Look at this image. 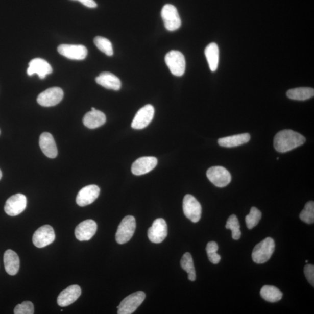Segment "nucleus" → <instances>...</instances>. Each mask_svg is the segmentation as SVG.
Masks as SVG:
<instances>
[{"label": "nucleus", "instance_id": "nucleus-1", "mask_svg": "<svg viewBox=\"0 0 314 314\" xmlns=\"http://www.w3.org/2000/svg\"><path fill=\"white\" fill-rule=\"evenodd\" d=\"M305 137L300 133L286 129L279 132L274 137V146L279 153H286L302 146L305 142Z\"/></svg>", "mask_w": 314, "mask_h": 314}, {"label": "nucleus", "instance_id": "nucleus-2", "mask_svg": "<svg viewBox=\"0 0 314 314\" xmlns=\"http://www.w3.org/2000/svg\"><path fill=\"white\" fill-rule=\"evenodd\" d=\"M275 248L273 238L267 237L255 246L252 253V258L254 262L265 263L271 258Z\"/></svg>", "mask_w": 314, "mask_h": 314}, {"label": "nucleus", "instance_id": "nucleus-3", "mask_svg": "<svg viewBox=\"0 0 314 314\" xmlns=\"http://www.w3.org/2000/svg\"><path fill=\"white\" fill-rule=\"evenodd\" d=\"M136 227L135 217L131 215L125 217L117 229L115 235L116 242L123 245L131 240L135 232Z\"/></svg>", "mask_w": 314, "mask_h": 314}, {"label": "nucleus", "instance_id": "nucleus-4", "mask_svg": "<svg viewBox=\"0 0 314 314\" xmlns=\"http://www.w3.org/2000/svg\"><path fill=\"white\" fill-rule=\"evenodd\" d=\"M166 65L175 76L182 77L186 70V60L183 54L176 50L167 53L165 57Z\"/></svg>", "mask_w": 314, "mask_h": 314}, {"label": "nucleus", "instance_id": "nucleus-5", "mask_svg": "<svg viewBox=\"0 0 314 314\" xmlns=\"http://www.w3.org/2000/svg\"><path fill=\"white\" fill-rule=\"evenodd\" d=\"M146 295L143 292H137L125 297L118 308V314H131L143 302Z\"/></svg>", "mask_w": 314, "mask_h": 314}, {"label": "nucleus", "instance_id": "nucleus-6", "mask_svg": "<svg viewBox=\"0 0 314 314\" xmlns=\"http://www.w3.org/2000/svg\"><path fill=\"white\" fill-rule=\"evenodd\" d=\"M184 214L192 223H197L202 216V208L200 203L194 196L186 195L183 201Z\"/></svg>", "mask_w": 314, "mask_h": 314}, {"label": "nucleus", "instance_id": "nucleus-7", "mask_svg": "<svg viewBox=\"0 0 314 314\" xmlns=\"http://www.w3.org/2000/svg\"><path fill=\"white\" fill-rule=\"evenodd\" d=\"M161 17L167 31H175L181 26V19L177 8L172 4H166L163 7Z\"/></svg>", "mask_w": 314, "mask_h": 314}, {"label": "nucleus", "instance_id": "nucleus-8", "mask_svg": "<svg viewBox=\"0 0 314 314\" xmlns=\"http://www.w3.org/2000/svg\"><path fill=\"white\" fill-rule=\"evenodd\" d=\"M64 98V91L60 87H54L42 92L37 97V102L45 107L55 106Z\"/></svg>", "mask_w": 314, "mask_h": 314}, {"label": "nucleus", "instance_id": "nucleus-9", "mask_svg": "<svg viewBox=\"0 0 314 314\" xmlns=\"http://www.w3.org/2000/svg\"><path fill=\"white\" fill-rule=\"evenodd\" d=\"M207 177L215 186L224 187L229 185L232 177L229 172L220 166H212L207 172Z\"/></svg>", "mask_w": 314, "mask_h": 314}, {"label": "nucleus", "instance_id": "nucleus-10", "mask_svg": "<svg viewBox=\"0 0 314 314\" xmlns=\"http://www.w3.org/2000/svg\"><path fill=\"white\" fill-rule=\"evenodd\" d=\"M56 234L51 226H42L36 230L33 236V244L37 248H43L52 244L55 240Z\"/></svg>", "mask_w": 314, "mask_h": 314}, {"label": "nucleus", "instance_id": "nucleus-11", "mask_svg": "<svg viewBox=\"0 0 314 314\" xmlns=\"http://www.w3.org/2000/svg\"><path fill=\"white\" fill-rule=\"evenodd\" d=\"M27 199L22 194L12 196L7 200L4 206V211L7 215L15 216L22 213L27 208Z\"/></svg>", "mask_w": 314, "mask_h": 314}, {"label": "nucleus", "instance_id": "nucleus-12", "mask_svg": "<svg viewBox=\"0 0 314 314\" xmlns=\"http://www.w3.org/2000/svg\"><path fill=\"white\" fill-rule=\"evenodd\" d=\"M61 55L68 59L83 60L87 56V49L83 45L61 44L57 49Z\"/></svg>", "mask_w": 314, "mask_h": 314}, {"label": "nucleus", "instance_id": "nucleus-13", "mask_svg": "<svg viewBox=\"0 0 314 314\" xmlns=\"http://www.w3.org/2000/svg\"><path fill=\"white\" fill-rule=\"evenodd\" d=\"M154 108L152 105L148 104L142 107L136 114L132 123L134 129H143L152 122L154 115Z\"/></svg>", "mask_w": 314, "mask_h": 314}, {"label": "nucleus", "instance_id": "nucleus-14", "mask_svg": "<svg viewBox=\"0 0 314 314\" xmlns=\"http://www.w3.org/2000/svg\"><path fill=\"white\" fill-rule=\"evenodd\" d=\"M148 234L149 240L154 244H160L164 241L167 234L166 221L162 219L155 220L149 229Z\"/></svg>", "mask_w": 314, "mask_h": 314}, {"label": "nucleus", "instance_id": "nucleus-15", "mask_svg": "<svg viewBox=\"0 0 314 314\" xmlns=\"http://www.w3.org/2000/svg\"><path fill=\"white\" fill-rule=\"evenodd\" d=\"M98 225L92 220H87L79 224L75 230V236L79 241L90 240L97 232Z\"/></svg>", "mask_w": 314, "mask_h": 314}, {"label": "nucleus", "instance_id": "nucleus-16", "mask_svg": "<svg viewBox=\"0 0 314 314\" xmlns=\"http://www.w3.org/2000/svg\"><path fill=\"white\" fill-rule=\"evenodd\" d=\"M100 192V188L97 185H91L84 187L78 192L77 203L81 207L88 206L98 198Z\"/></svg>", "mask_w": 314, "mask_h": 314}, {"label": "nucleus", "instance_id": "nucleus-17", "mask_svg": "<svg viewBox=\"0 0 314 314\" xmlns=\"http://www.w3.org/2000/svg\"><path fill=\"white\" fill-rule=\"evenodd\" d=\"M53 73V68L49 63L42 58H35L29 63L27 74L29 76L37 74L41 79H44L47 75Z\"/></svg>", "mask_w": 314, "mask_h": 314}, {"label": "nucleus", "instance_id": "nucleus-18", "mask_svg": "<svg viewBox=\"0 0 314 314\" xmlns=\"http://www.w3.org/2000/svg\"><path fill=\"white\" fill-rule=\"evenodd\" d=\"M157 164L158 160L156 157H140L133 163L132 172L133 174L137 176L144 175L154 170Z\"/></svg>", "mask_w": 314, "mask_h": 314}, {"label": "nucleus", "instance_id": "nucleus-19", "mask_svg": "<svg viewBox=\"0 0 314 314\" xmlns=\"http://www.w3.org/2000/svg\"><path fill=\"white\" fill-rule=\"evenodd\" d=\"M81 288L77 284H74L65 288L58 297L57 303L60 307L68 306L76 301L81 295Z\"/></svg>", "mask_w": 314, "mask_h": 314}, {"label": "nucleus", "instance_id": "nucleus-20", "mask_svg": "<svg viewBox=\"0 0 314 314\" xmlns=\"http://www.w3.org/2000/svg\"><path fill=\"white\" fill-rule=\"evenodd\" d=\"M39 145L42 152L50 158L57 156L58 150L55 140L52 134L44 132L40 136Z\"/></svg>", "mask_w": 314, "mask_h": 314}, {"label": "nucleus", "instance_id": "nucleus-21", "mask_svg": "<svg viewBox=\"0 0 314 314\" xmlns=\"http://www.w3.org/2000/svg\"><path fill=\"white\" fill-rule=\"evenodd\" d=\"M106 122V115L96 109L87 112L83 119V124L85 127L91 129L102 127Z\"/></svg>", "mask_w": 314, "mask_h": 314}, {"label": "nucleus", "instance_id": "nucleus-22", "mask_svg": "<svg viewBox=\"0 0 314 314\" xmlns=\"http://www.w3.org/2000/svg\"><path fill=\"white\" fill-rule=\"evenodd\" d=\"M95 82L106 89L118 91L121 88L120 79L115 75L108 72H104L95 78Z\"/></svg>", "mask_w": 314, "mask_h": 314}, {"label": "nucleus", "instance_id": "nucleus-23", "mask_svg": "<svg viewBox=\"0 0 314 314\" xmlns=\"http://www.w3.org/2000/svg\"><path fill=\"white\" fill-rule=\"evenodd\" d=\"M4 263L6 271L10 275L18 273L20 267L19 258L17 254L12 250H8L4 255Z\"/></svg>", "mask_w": 314, "mask_h": 314}, {"label": "nucleus", "instance_id": "nucleus-24", "mask_svg": "<svg viewBox=\"0 0 314 314\" xmlns=\"http://www.w3.org/2000/svg\"><path fill=\"white\" fill-rule=\"evenodd\" d=\"M250 140V135L249 133H243L239 134V135L221 138L218 141V143L221 147L230 148L248 143Z\"/></svg>", "mask_w": 314, "mask_h": 314}, {"label": "nucleus", "instance_id": "nucleus-25", "mask_svg": "<svg viewBox=\"0 0 314 314\" xmlns=\"http://www.w3.org/2000/svg\"><path fill=\"white\" fill-rule=\"evenodd\" d=\"M219 48L217 44L214 43L208 44L205 49V56L206 57L209 69L212 72H215L218 68V66H219Z\"/></svg>", "mask_w": 314, "mask_h": 314}, {"label": "nucleus", "instance_id": "nucleus-26", "mask_svg": "<svg viewBox=\"0 0 314 314\" xmlns=\"http://www.w3.org/2000/svg\"><path fill=\"white\" fill-rule=\"evenodd\" d=\"M286 94L290 99L304 101L313 97L314 90L311 87H298L288 90Z\"/></svg>", "mask_w": 314, "mask_h": 314}, {"label": "nucleus", "instance_id": "nucleus-27", "mask_svg": "<svg viewBox=\"0 0 314 314\" xmlns=\"http://www.w3.org/2000/svg\"><path fill=\"white\" fill-rule=\"evenodd\" d=\"M262 298L270 303H276L282 299L283 294L279 288L274 286L265 285L261 288Z\"/></svg>", "mask_w": 314, "mask_h": 314}, {"label": "nucleus", "instance_id": "nucleus-28", "mask_svg": "<svg viewBox=\"0 0 314 314\" xmlns=\"http://www.w3.org/2000/svg\"><path fill=\"white\" fill-rule=\"evenodd\" d=\"M181 265L182 269L188 274V279L190 281H195L196 279L195 268L191 255L189 253H186L183 255Z\"/></svg>", "mask_w": 314, "mask_h": 314}, {"label": "nucleus", "instance_id": "nucleus-29", "mask_svg": "<svg viewBox=\"0 0 314 314\" xmlns=\"http://www.w3.org/2000/svg\"><path fill=\"white\" fill-rule=\"evenodd\" d=\"M94 43L100 51L106 54L108 56H112L114 54L111 42L108 39L102 36L95 37Z\"/></svg>", "mask_w": 314, "mask_h": 314}, {"label": "nucleus", "instance_id": "nucleus-30", "mask_svg": "<svg viewBox=\"0 0 314 314\" xmlns=\"http://www.w3.org/2000/svg\"><path fill=\"white\" fill-rule=\"evenodd\" d=\"M226 228L232 230V238L234 240H238L241 237L240 225L237 217L235 215L230 216L227 220Z\"/></svg>", "mask_w": 314, "mask_h": 314}, {"label": "nucleus", "instance_id": "nucleus-31", "mask_svg": "<svg viewBox=\"0 0 314 314\" xmlns=\"http://www.w3.org/2000/svg\"><path fill=\"white\" fill-rule=\"evenodd\" d=\"M262 213L256 207H252L250 209L249 214L246 216V224L247 227L252 229L259 223L261 220Z\"/></svg>", "mask_w": 314, "mask_h": 314}, {"label": "nucleus", "instance_id": "nucleus-32", "mask_svg": "<svg viewBox=\"0 0 314 314\" xmlns=\"http://www.w3.org/2000/svg\"><path fill=\"white\" fill-rule=\"evenodd\" d=\"M300 219L304 223L311 224L314 223V203L309 202L304 207L300 214Z\"/></svg>", "mask_w": 314, "mask_h": 314}, {"label": "nucleus", "instance_id": "nucleus-33", "mask_svg": "<svg viewBox=\"0 0 314 314\" xmlns=\"http://www.w3.org/2000/svg\"><path fill=\"white\" fill-rule=\"evenodd\" d=\"M219 248V245L215 241L209 242L206 247V251L209 260L213 264H217L221 261V256L217 253Z\"/></svg>", "mask_w": 314, "mask_h": 314}, {"label": "nucleus", "instance_id": "nucleus-34", "mask_svg": "<svg viewBox=\"0 0 314 314\" xmlns=\"http://www.w3.org/2000/svg\"><path fill=\"white\" fill-rule=\"evenodd\" d=\"M34 312V305L33 303L31 301H25L22 303L16 305L14 313L15 314H33Z\"/></svg>", "mask_w": 314, "mask_h": 314}, {"label": "nucleus", "instance_id": "nucleus-35", "mask_svg": "<svg viewBox=\"0 0 314 314\" xmlns=\"http://www.w3.org/2000/svg\"><path fill=\"white\" fill-rule=\"evenodd\" d=\"M304 274L308 281L314 286V266L311 264H308L304 267Z\"/></svg>", "mask_w": 314, "mask_h": 314}, {"label": "nucleus", "instance_id": "nucleus-36", "mask_svg": "<svg viewBox=\"0 0 314 314\" xmlns=\"http://www.w3.org/2000/svg\"><path fill=\"white\" fill-rule=\"evenodd\" d=\"M73 1H78L88 8H95L98 7L97 3L94 0H73Z\"/></svg>", "mask_w": 314, "mask_h": 314}, {"label": "nucleus", "instance_id": "nucleus-37", "mask_svg": "<svg viewBox=\"0 0 314 314\" xmlns=\"http://www.w3.org/2000/svg\"><path fill=\"white\" fill-rule=\"evenodd\" d=\"M2 175H3V174H2V172L1 170H0V179H2Z\"/></svg>", "mask_w": 314, "mask_h": 314}, {"label": "nucleus", "instance_id": "nucleus-38", "mask_svg": "<svg viewBox=\"0 0 314 314\" xmlns=\"http://www.w3.org/2000/svg\"><path fill=\"white\" fill-rule=\"evenodd\" d=\"M305 262L307 263V262H308V261H307V260L305 261Z\"/></svg>", "mask_w": 314, "mask_h": 314}]
</instances>
